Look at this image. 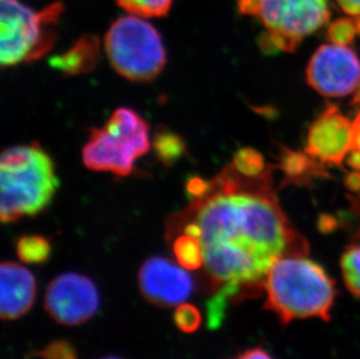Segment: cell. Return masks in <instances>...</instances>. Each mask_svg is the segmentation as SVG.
I'll return each instance as SVG.
<instances>
[{
    "instance_id": "d4e9b609",
    "label": "cell",
    "mask_w": 360,
    "mask_h": 359,
    "mask_svg": "<svg viewBox=\"0 0 360 359\" xmlns=\"http://www.w3.org/2000/svg\"><path fill=\"white\" fill-rule=\"evenodd\" d=\"M99 359H124V358H120V357H118V356H106V357H103V358H99Z\"/></svg>"
},
{
    "instance_id": "4fadbf2b",
    "label": "cell",
    "mask_w": 360,
    "mask_h": 359,
    "mask_svg": "<svg viewBox=\"0 0 360 359\" xmlns=\"http://www.w3.org/2000/svg\"><path fill=\"white\" fill-rule=\"evenodd\" d=\"M98 37L84 35L74 42L68 51L51 58V67L65 75L86 74L96 68L101 58Z\"/></svg>"
},
{
    "instance_id": "e0dca14e",
    "label": "cell",
    "mask_w": 360,
    "mask_h": 359,
    "mask_svg": "<svg viewBox=\"0 0 360 359\" xmlns=\"http://www.w3.org/2000/svg\"><path fill=\"white\" fill-rule=\"evenodd\" d=\"M122 10L140 18L165 17L173 0H116Z\"/></svg>"
},
{
    "instance_id": "2e32d148",
    "label": "cell",
    "mask_w": 360,
    "mask_h": 359,
    "mask_svg": "<svg viewBox=\"0 0 360 359\" xmlns=\"http://www.w3.org/2000/svg\"><path fill=\"white\" fill-rule=\"evenodd\" d=\"M340 271L349 291L360 298V245L347 246L340 258Z\"/></svg>"
},
{
    "instance_id": "277c9868",
    "label": "cell",
    "mask_w": 360,
    "mask_h": 359,
    "mask_svg": "<svg viewBox=\"0 0 360 359\" xmlns=\"http://www.w3.org/2000/svg\"><path fill=\"white\" fill-rule=\"evenodd\" d=\"M63 4L32 10L19 0H0V63L4 68L44 58L56 41Z\"/></svg>"
},
{
    "instance_id": "603a6c76",
    "label": "cell",
    "mask_w": 360,
    "mask_h": 359,
    "mask_svg": "<svg viewBox=\"0 0 360 359\" xmlns=\"http://www.w3.org/2000/svg\"><path fill=\"white\" fill-rule=\"evenodd\" d=\"M231 359H274L271 353H267L262 346H255L251 349L245 350L239 353L235 358Z\"/></svg>"
},
{
    "instance_id": "7a4b0ae2",
    "label": "cell",
    "mask_w": 360,
    "mask_h": 359,
    "mask_svg": "<svg viewBox=\"0 0 360 359\" xmlns=\"http://www.w3.org/2000/svg\"><path fill=\"white\" fill-rule=\"evenodd\" d=\"M264 308L282 325L297 320L330 321L336 284L329 273L307 256H285L269 268L262 282Z\"/></svg>"
},
{
    "instance_id": "8fae6325",
    "label": "cell",
    "mask_w": 360,
    "mask_h": 359,
    "mask_svg": "<svg viewBox=\"0 0 360 359\" xmlns=\"http://www.w3.org/2000/svg\"><path fill=\"white\" fill-rule=\"evenodd\" d=\"M354 144V122L329 106L310 126L306 152L320 163L342 167Z\"/></svg>"
},
{
    "instance_id": "cb8c5ba5",
    "label": "cell",
    "mask_w": 360,
    "mask_h": 359,
    "mask_svg": "<svg viewBox=\"0 0 360 359\" xmlns=\"http://www.w3.org/2000/svg\"><path fill=\"white\" fill-rule=\"evenodd\" d=\"M344 12L350 15L360 18V0H337Z\"/></svg>"
},
{
    "instance_id": "5b68a950",
    "label": "cell",
    "mask_w": 360,
    "mask_h": 359,
    "mask_svg": "<svg viewBox=\"0 0 360 359\" xmlns=\"http://www.w3.org/2000/svg\"><path fill=\"white\" fill-rule=\"evenodd\" d=\"M150 147V127L143 117L132 108H120L105 125L92 130L83 149V163L89 170L127 177Z\"/></svg>"
},
{
    "instance_id": "7402d4cb",
    "label": "cell",
    "mask_w": 360,
    "mask_h": 359,
    "mask_svg": "<svg viewBox=\"0 0 360 359\" xmlns=\"http://www.w3.org/2000/svg\"><path fill=\"white\" fill-rule=\"evenodd\" d=\"M358 27L356 20H349V19H340L335 21L329 27L328 31V37L333 44H342L347 46L354 40V37L357 34Z\"/></svg>"
},
{
    "instance_id": "5bb4252c",
    "label": "cell",
    "mask_w": 360,
    "mask_h": 359,
    "mask_svg": "<svg viewBox=\"0 0 360 359\" xmlns=\"http://www.w3.org/2000/svg\"><path fill=\"white\" fill-rule=\"evenodd\" d=\"M177 264L187 271L195 272L203 267V253L198 238L191 234H177L168 238Z\"/></svg>"
},
{
    "instance_id": "9a60e30c",
    "label": "cell",
    "mask_w": 360,
    "mask_h": 359,
    "mask_svg": "<svg viewBox=\"0 0 360 359\" xmlns=\"http://www.w3.org/2000/svg\"><path fill=\"white\" fill-rule=\"evenodd\" d=\"M15 251L22 263L44 264L51 257V241L40 234H25L18 239Z\"/></svg>"
},
{
    "instance_id": "ffe728a7",
    "label": "cell",
    "mask_w": 360,
    "mask_h": 359,
    "mask_svg": "<svg viewBox=\"0 0 360 359\" xmlns=\"http://www.w3.org/2000/svg\"><path fill=\"white\" fill-rule=\"evenodd\" d=\"M231 163L239 172L248 175H258L267 168L262 154L251 149L238 151L233 156Z\"/></svg>"
},
{
    "instance_id": "44dd1931",
    "label": "cell",
    "mask_w": 360,
    "mask_h": 359,
    "mask_svg": "<svg viewBox=\"0 0 360 359\" xmlns=\"http://www.w3.org/2000/svg\"><path fill=\"white\" fill-rule=\"evenodd\" d=\"M40 359H79L75 346L65 339H56L44 346V349L34 353Z\"/></svg>"
},
{
    "instance_id": "30bf717a",
    "label": "cell",
    "mask_w": 360,
    "mask_h": 359,
    "mask_svg": "<svg viewBox=\"0 0 360 359\" xmlns=\"http://www.w3.org/2000/svg\"><path fill=\"white\" fill-rule=\"evenodd\" d=\"M138 285L143 298L161 308L177 307L195 291V280L189 271L163 257H150L143 263Z\"/></svg>"
},
{
    "instance_id": "484cf974",
    "label": "cell",
    "mask_w": 360,
    "mask_h": 359,
    "mask_svg": "<svg viewBox=\"0 0 360 359\" xmlns=\"http://www.w3.org/2000/svg\"><path fill=\"white\" fill-rule=\"evenodd\" d=\"M356 24H357L358 32L360 33V18H357V19H356Z\"/></svg>"
},
{
    "instance_id": "d6986e66",
    "label": "cell",
    "mask_w": 360,
    "mask_h": 359,
    "mask_svg": "<svg viewBox=\"0 0 360 359\" xmlns=\"http://www.w3.org/2000/svg\"><path fill=\"white\" fill-rule=\"evenodd\" d=\"M174 323L176 328L184 334H193L200 329L203 316L200 309L194 305L184 302L177 306L173 315Z\"/></svg>"
},
{
    "instance_id": "8992f818",
    "label": "cell",
    "mask_w": 360,
    "mask_h": 359,
    "mask_svg": "<svg viewBox=\"0 0 360 359\" xmlns=\"http://www.w3.org/2000/svg\"><path fill=\"white\" fill-rule=\"evenodd\" d=\"M240 13L262 23V47L292 51L328 23L329 0H236Z\"/></svg>"
},
{
    "instance_id": "52a82bcc",
    "label": "cell",
    "mask_w": 360,
    "mask_h": 359,
    "mask_svg": "<svg viewBox=\"0 0 360 359\" xmlns=\"http://www.w3.org/2000/svg\"><path fill=\"white\" fill-rule=\"evenodd\" d=\"M104 46L113 69L129 81H152L166 65L160 34L153 25L133 14L111 25Z\"/></svg>"
},
{
    "instance_id": "ba28073f",
    "label": "cell",
    "mask_w": 360,
    "mask_h": 359,
    "mask_svg": "<svg viewBox=\"0 0 360 359\" xmlns=\"http://www.w3.org/2000/svg\"><path fill=\"white\" fill-rule=\"evenodd\" d=\"M98 288L86 275L67 272L48 285L44 310L58 325L75 327L88 322L98 312Z\"/></svg>"
},
{
    "instance_id": "3957f363",
    "label": "cell",
    "mask_w": 360,
    "mask_h": 359,
    "mask_svg": "<svg viewBox=\"0 0 360 359\" xmlns=\"http://www.w3.org/2000/svg\"><path fill=\"white\" fill-rule=\"evenodd\" d=\"M0 183L3 223L38 215L58 188L54 163L38 143L15 146L1 154Z\"/></svg>"
},
{
    "instance_id": "9c48e42d",
    "label": "cell",
    "mask_w": 360,
    "mask_h": 359,
    "mask_svg": "<svg viewBox=\"0 0 360 359\" xmlns=\"http://www.w3.org/2000/svg\"><path fill=\"white\" fill-rule=\"evenodd\" d=\"M307 81L326 97H344L360 84V61L357 54L342 44H323L310 58Z\"/></svg>"
},
{
    "instance_id": "ac0fdd59",
    "label": "cell",
    "mask_w": 360,
    "mask_h": 359,
    "mask_svg": "<svg viewBox=\"0 0 360 359\" xmlns=\"http://www.w3.org/2000/svg\"><path fill=\"white\" fill-rule=\"evenodd\" d=\"M154 147L159 159L166 165H170L175 160L179 159L186 149L184 140L175 133L168 132V131L158 133L154 141Z\"/></svg>"
},
{
    "instance_id": "6da1fadb",
    "label": "cell",
    "mask_w": 360,
    "mask_h": 359,
    "mask_svg": "<svg viewBox=\"0 0 360 359\" xmlns=\"http://www.w3.org/2000/svg\"><path fill=\"white\" fill-rule=\"evenodd\" d=\"M191 203L167 227L194 236L203 253L210 328L221 325L229 300L262 289L269 268L285 256H307L306 239L289 223L272 187V170L241 173L232 163L211 180H189Z\"/></svg>"
},
{
    "instance_id": "7c38bea8",
    "label": "cell",
    "mask_w": 360,
    "mask_h": 359,
    "mask_svg": "<svg viewBox=\"0 0 360 359\" xmlns=\"http://www.w3.org/2000/svg\"><path fill=\"white\" fill-rule=\"evenodd\" d=\"M0 316L13 321L26 315L37 298V280L30 270L14 261H3L0 267Z\"/></svg>"
}]
</instances>
